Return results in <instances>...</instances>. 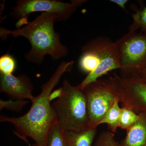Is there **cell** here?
<instances>
[{"instance_id": "obj_20", "label": "cell", "mask_w": 146, "mask_h": 146, "mask_svg": "<svg viewBox=\"0 0 146 146\" xmlns=\"http://www.w3.org/2000/svg\"><path fill=\"white\" fill-rule=\"evenodd\" d=\"M131 76L135 77L141 81L146 83V67L138 71L135 74Z\"/></svg>"}, {"instance_id": "obj_11", "label": "cell", "mask_w": 146, "mask_h": 146, "mask_svg": "<svg viewBox=\"0 0 146 146\" xmlns=\"http://www.w3.org/2000/svg\"><path fill=\"white\" fill-rule=\"evenodd\" d=\"M97 128H89L83 131H63L66 146H93Z\"/></svg>"}, {"instance_id": "obj_19", "label": "cell", "mask_w": 146, "mask_h": 146, "mask_svg": "<svg viewBox=\"0 0 146 146\" xmlns=\"http://www.w3.org/2000/svg\"><path fill=\"white\" fill-rule=\"evenodd\" d=\"M63 94V89L62 87H60L56 90L52 91L50 94L49 99L50 101L51 102L52 101L57 99L60 98Z\"/></svg>"}, {"instance_id": "obj_16", "label": "cell", "mask_w": 146, "mask_h": 146, "mask_svg": "<svg viewBox=\"0 0 146 146\" xmlns=\"http://www.w3.org/2000/svg\"><path fill=\"white\" fill-rule=\"evenodd\" d=\"M16 63L13 56L9 54L3 55L0 57V73L4 74H12L15 71Z\"/></svg>"}, {"instance_id": "obj_18", "label": "cell", "mask_w": 146, "mask_h": 146, "mask_svg": "<svg viewBox=\"0 0 146 146\" xmlns=\"http://www.w3.org/2000/svg\"><path fill=\"white\" fill-rule=\"evenodd\" d=\"M93 146H121L115 140L114 133L110 131L102 132Z\"/></svg>"}, {"instance_id": "obj_9", "label": "cell", "mask_w": 146, "mask_h": 146, "mask_svg": "<svg viewBox=\"0 0 146 146\" xmlns=\"http://www.w3.org/2000/svg\"><path fill=\"white\" fill-rule=\"evenodd\" d=\"M33 85L31 80L26 75L15 76L12 74H1L0 91L14 100L29 99L33 101Z\"/></svg>"}, {"instance_id": "obj_5", "label": "cell", "mask_w": 146, "mask_h": 146, "mask_svg": "<svg viewBox=\"0 0 146 146\" xmlns=\"http://www.w3.org/2000/svg\"><path fill=\"white\" fill-rule=\"evenodd\" d=\"M89 119V128H97L113 106L117 98L109 78L99 80L84 89Z\"/></svg>"}, {"instance_id": "obj_3", "label": "cell", "mask_w": 146, "mask_h": 146, "mask_svg": "<svg viewBox=\"0 0 146 146\" xmlns=\"http://www.w3.org/2000/svg\"><path fill=\"white\" fill-rule=\"evenodd\" d=\"M63 94L51 103L56 120L61 128L68 131H83L89 128L85 93L67 80L62 84Z\"/></svg>"}, {"instance_id": "obj_6", "label": "cell", "mask_w": 146, "mask_h": 146, "mask_svg": "<svg viewBox=\"0 0 146 146\" xmlns=\"http://www.w3.org/2000/svg\"><path fill=\"white\" fill-rule=\"evenodd\" d=\"M84 46L96 54L99 66L94 72L88 74L81 83L77 85L82 89L96 81L108 72L121 68L119 54L116 42H112L107 37H99L92 39Z\"/></svg>"}, {"instance_id": "obj_10", "label": "cell", "mask_w": 146, "mask_h": 146, "mask_svg": "<svg viewBox=\"0 0 146 146\" xmlns=\"http://www.w3.org/2000/svg\"><path fill=\"white\" fill-rule=\"evenodd\" d=\"M138 121L127 130L121 146H146V112H139Z\"/></svg>"}, {"instance_id": "obj_17", "label": "cell", "mask_w": 146, "mask_h": 146, "mask_svg": "<svg viewBox=\"0 0 146 146\" xmlns=\"http://www.w3.org/2000/svg\"><path fill=\"white\" fill-rule=\"evenodd\" d=\"M29 102L25 100H10L5 101L0 100V110L5 108L14 112H20Z\"/></svg>"}, {"instance_id": "obj_14", "label": "cell", "mask_w": 146, "mask_h": 146, "mask_svg": "<svg viewBox=\"0 0 146 146\" xmlns=\"http://www.w3.org/2000/svg\"><path fill=\"white\" fill-rule=\"evenodd\" d=\"M139 115L129 108L123 106L121 108L119 127L127 130L138 121Z\"/></svg>"}, {"instance_id": "obj_13", "label": "cell", "mask_w": 146, "mask_h": 146, "mask_svg": "<svg viewBox=\"0 0 146 146\" xmlns=\"http://www.w3.org/2000/svg\"><path fill=\"white\" fill-rule=\"evenodd\" d=\"M63 131L56 121L51 128L48 134L46 146H66Z\"/></svg>"}, {"instance_id": "obj_22", "label": "cell", "mask_w": 146, "mask_h": 146, "mask_svg": "<svg viewBox=\"0 0 146 146\" xmlns=\"http://www.w3.org/2000/svg\"><path fill=\"white\" fill-rule=\"evenodd\" d=\"M33 146H36V145H34Z\"/></svg>"}, {"instance_id": "obj_15", "label": "cell", "mask_w": 146, "mask_h": 146, "mask_svg": "<svg viewBox=\"0 0 146 146\" xmlns=\"http://www.w3.org/2000/svg\"><path fill=\"white\" fill-rule=\"evenodd\" d=\"M133 22L129 28V31L135 32L140 29L146 34V7H142L132 15Z\"/></svg>"}, {"instance_id": "obj_1", "label": "cell", "mask_w": 146, "mask_h": 146, "mask_svg": "<svg viewBox=\"0 0 146 146\" xmlns=\"http://www.w3.org/2000/svg\"><path fill=\"white\" fill-rule=\"evenodd\" d=\"M74 61L60 63L49 79L41 86V93L35 97L31 108L25 115L18 117L0 116L1 122L10 123L16 131L14 134L30 145L27 138H31L36 146H46L48 134L56 118L50 101V94L64 73L70 72Z\"/></svg>"}, {"instance_id": "obj_7", "label": "cell", "mask_w": 146, "mask_h": 146, "mask_svg": "<svg viewBox=\"0 0 146 146\" xmlns=\"http://www.w3.org/2000/svg\"><path fill=\"white\" fill-rule=\"evenodd\" d=\"M84 0H74L71 3H64L55 0H18L16 5L11 8L10 15L18 20L28 18L33 12H47L56 14L59 21L68 20L80 6L86 2Z\"/></svg>"}, {"instance_id": "obj_21", "label": "cell", "mask_w": 146, "mask_h": 146, "mask_svg": "<svg viewBox=\"0 0 146 146\" xmlns=\"http://www.w3.org/2000/svg\"><path fill=\"white\" fill-rule=\"evenodd\" d=\"M110 1L115 3L124 10H126L125 5L128 2V1L127 0H111Z\"/></svg>"}, {"instance_id": "obj_8", "label": "cell", "mask_w": 146, "mask_h": 146, "mask_svg": "<svg viewBox=\"0 0 146 146\" xmlns=\"http://www.w3.org/2000/svg\"><path fill=\"white\" fill-rule=\"evenodd\" d=\"M109 78L123 106L139 112H146V83L135 77H123L116 74Z\"/></svg>"}, {"instance_id": "obj_2", "label": "cell", "mask_w": 146, "mask_h": 146, "mask_svg": "<svg viewBox=\"0 0 146 146\" xmlns=\"http://www.w3.org/2000/svg\"><path fill=\"white\" fill-rule=\"evenodd\" d=\"M56 21H59L56 14L43 12L21 28L10 30L1 27L0 36L3 40L10 35L15 37L23 36L28 39L31 49L25 54V58L30 63L41 64L47 55L53 60H58L67 56L69 51L60 42V35L55 31Z\"/></svg>"}, {"instance_id": "obj_4", "label": "cell", "mask_w": 146, "mask_h": 146, "mask_svg": "<svg viewBox=\"0 0 146 146\" xmlns=\"http://www.w3.org/2000/svg\"><path fill=\"white\" fill-rule=\"evenodd\" d=\"M116 42L121 76L129 77L146 67V34L129 31Z\"/></svg>"}, {"instance_id": "obj_12", "label": "cell", "mask_w": 146, "mask_h": 146, "mask_svg": "<svg viewBox=\"0 0 146 146\" xmlns=\"http://www.w3.org/2000/svg\"><path fill=\"white\" fill-rule=\"evenodd\" d=\"M119 103L117 97L113 106L108 111L99 125L102 124H107L110 130L113 133L116 132L119 127L121 112V108L119 105Z\"/></svg>"}]
</instances>
